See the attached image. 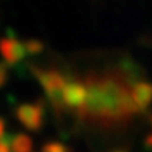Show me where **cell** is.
<instances>
[{"mask_svg":"<svg viewBox=\"0 0 152 152\" xmlns=\"http://www.w3.org/2000/svg\"><path fill=\"white\" fill-rule=\"evenodd\" d=\"M146 146H147V147H152V136L146 137Z\"/></svg>","mask_w":152,"mask_h":152,"instance_id":"obj_13","label":"cell"},{"mask_svg":"<svg viewBox=\"0 0 152 152\" xmlns=\"http://www.w3.org/2000/svg\"><path fill=\"white\" fill-rule=\"evenodd\" d=\"M151 123H152V118H151Z\"/></svg>","mask_w":152,"mask_h":152,"instance_id":"obj_15","label":"cell"},{"mask_svg":"<svg viewBox=\"0 0 152 152\" xmlns=\"http://www.w3.org/2000/svg\"><path fill=\"white\" fill-rule=\"evenodd\" d=\"M23 45L26 53H29V55H37V53H42V50H44V44L39 39H29V41L23 42Z\"/></svg>","mask_w":152,"mask_h":152,"instance_id":"obj_8","label":"cell"},{"mask_svg":"<svg viewBox=\"0 0 152 152\" xmlns=\"http://www.w3.org/2000/svg\"><path fill=\"white\" fill-rule=\"evenodd\" d=\"M88 97L81 107V115H91L107 121L126 120L136 113L137 107L125 83L115 76H99L86 81Z\"/></svg>","mask_w":152,"mask_h":152,"instance_id":"obj_1","label":"cell"},{"mask_svg":"<svg viewBox=\"0 0 152 152\" xmlns=\"http://www.w3.org/2000/svg\"><path fill=\"white\" fill-rule=\"evenodd\" d=\"M88 97L86 84L79 81H66L63 91H61V102L68 107H83Z\"/></svg>","mask_w":152,"mask_h":152,"instance_id":"obj_5","label":"cell"},{"mask_svg":"<svg viewBox=\"0 0 152 152\" xmlns=\"http://www.w3.org/2000/svg\"><path fill=\"white\" fill-rule=\"evenodd\" d=\"M5 136V120L3 118H0V139Z\"/></svg>","mask_w":152,"mask_h":152,"instance_id":"obj_12","label":"cell"},{"mask_svg":"<svg viewBox=\"0 0 152 152\" xmlns=\"http://www.w3.org/2000/svg\"><path fill=\"white\" fill-rule=\"evenodd\" d=\"M8 142L12 152H32V141L28 134H12L8 136Z\"/></svg>","mask_w":152,"mask_h":152,"instance_id":"obj_7","label":"cell"},{"mask_svg":"<svg viewBox=\"0 0 152 152\" xmlns=\"http://www.w3.org/2000/svg\"><path fill=\"white\" fill-rule=\"evenodd\" d=\"M0 53H2L5 63L8 66H12V65L20 63L24 58L26 50H24L23 42H20V39H16L15 36L8 34L7 37L0 39Z\"/></svg>","mask_w":152,"mask_h":152,"instance_id":"obj_4","label":"cell"},{"mask_svg":"<svg viewBox=\"0 0 152 152\" xmlns=\"http://www.w3.org/2000/svg\"><path fill=\"white\" fill-rule=\"evenodd\" d=\"M131 97L134 100L137 110L144 112L149 107V104L152 102V84L144 83V81L136 83L131 89Z\"/></svg>","mask_w":152,"mask_h":152,"instance_id":"obj_6","label":"cell"},{"mask_svg":"<svg viewBox=\"0 0 152 152\" xmlns=\"http://www.w3.org/2000/svg\"><path fill=\"white\" fill-rule=\"evenodd\" d=\"M7 79H8V65H7V63H0V88L5 86Z\"/></svg>","mask_w":152,"mask_h":152,"instance_id":"obj_10","label":"cell"},{"mask_svg":"<svg viewBox=\"0 0 152 152\" xmlns=\"http://www.w3.org/2000/svg\"><path fill=\"white\" fill-rule=\"evenodd\" d=\"M15 117L18 121L29 131H39L44 126L45 118V104L37 100V104H21L15 108Z\"/></svg>","mask_w":152,"mask_h":152,"instance_id":"obj_3","label":"cell"},{"mask_svg":"<svg viewBox=\"0 0 152 152\" xmlns=\"http://www.w3.org/2000/svg\"><path fill=\"white\" fill-rule=\"evenodd\" d=\"M31 71L41 83L44 91L49 97L50 104L55 108H60L63 105L61 102V91H63L65 84H66V78L65 75L58 70H44V68H36L34 65H29Z\"/></svg>","mask_w":152,"mask_h":152,"instance_id":"obj_2","label":"cell"},{"mask_svg":"<svg viewBox=\"0 0 152 152\" xmlns=\"http://www.w3.org/2000/svg\"><path fill=\"white\" fill-rule=\"evenodd\" d=\"M113 152H126V151H121V149H118V151H113Z\"/></svg>","mask_w":152,"mask_h":152,"instance_id":"obj_14","label":"cell"},{"mask_svg":"<svg viewBox=\"0 0 152 152\" xmlns=\"http://www.w3.org/2000/svg\"><path fill=\"white\" fill-rule=\"evenodd\" d=\"M0 152H12L10 151V142H8V136H3L0 139Z\"/></svg>","mask_w":152,"mask_h":152,"instance_id":"obj_11","label":"cell"},{"mask_svg":"<svg viewBox=\"0 0 152 152\" xmlns=\"http://www.w3.org/2000/svg\"><path fill=\"white\" fill-rule=\"evenodd\" d=\"M41 152H71V151L61 142H47L44 144Z\"/></svg>","mask_w":152,"mask_h":152,"instance_id":"obj_9","label":"cell"}]
</instances>
